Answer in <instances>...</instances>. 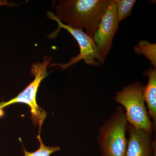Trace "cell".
Masks as SVG:
<instances>
[{"mask_svg": "<svg viewBox=\"0 0 156 156\" xmlns=\"http://www.w3.org/2000/svg\"><path fill=\"white\" fill-rule=\"evenodd\" d=\"M113 0H59L56 8V18L76 29H85L93 37L101 20Z\"/></svg>", "mask_w": 156, "mask_h": 156, "instance_id": "1", "label": "cell"}, {"mask_svg": "<svg viewBox=\"0 0 156 156\" xmlns=\"http://www.w3.org/2000/svg\"><path fill=\"white\" fill-rule=\"evenodd\" d=\"M128 122L121 105L103 122L98 130L97 143L101 156H124L128 146Z\"/></svg>", "mask_w": 156, "mask_h": 156, "instance_id": "2", "label": "cell"}, {"mask_svg": "<svg viewBox=\"0 0 156 156\" xmlns=\"http://www.w3.org/2000/svg\"><path fill=\"white\" fill-rule=\"evenodd\" d=\"M145 86L139 81L128 84L116 93L114 99L125 109L128 123L153 134L156 128L149 116L143 96Z\"/></svg>", "mask_w": 156, "mask_h": 156, "instance_id": "3", "label": "cell"}, {"mask_svg": "<svg viewBox=\"0 0 156 156\" xmlns=\"http://www.w3.org/2000/svg\"><path fill=\"white\" fill-rule=\"evenodd\" d=\"M51 57H44L42 62L35 63L31 68L30 74L34 76V81L16 97L7 102L0 103V110L16 103L26 104L30 107L32 119L34 124L38 125L40 128L47 116V113L38 105L36 101L37 92L42 81L49 74L47 68L51 60Z\"/></svg>", "mask_w": 156, "mask_h": 156, "instance_id": "4", "label": "cell"}, {"mask_svg": "<svg viewBox=\"0 0 156 156\" xmlns=\"http://www.w3.org/2000/svg\"><path fill=\"white\" fill-rule=\"evenodd\" d=\"M48 17L54 20L57 22L58 27L56 31L51 35L54 37L56 36L59 30L63 28L67 30L75 39L80 46V53L77 56L70 58L69 61L64 64H52L50 66H58L63 70L73 65L83 59L87 65L93 66H99L100 63L103 64L105 61L98 50L92 37H90L84 31L83 29H76L66 25L56 18L55 14L51 12H48Z\"/></svg>", "mask_w": 156, "mask_h": 156, "instance_id": "5", "label": "cell"}, {"mask_svg": "<svg viewBox=\"0 0 156 156\" xmlns=\"http://www.w3.org/2000/svg\"><path fill=\"white\" fill-rule=\"evenodd\" d=\"M119 23L116 8L113 0L92 37L98 50L104 59L110 52L114 37L119 27Z\"/></svg>", "mask_w": 156, "mask_h": 156, "instance_id": "6", "label": "cell"}, {"mask_svg": "<svg viewBox=\"0 0 156 156\" xmlns=\"http://www.w3.org/2000/svg\"><path fill=\"white\" fill-rule=\"evenodd\" d=\"M128 146L124 156H154L156 140L153 134L128 123Z\"/></svg>", "mask_w": 156, "mask_h": 156, "instance_id": "7", "label": "cell"}, {"mask_svg": "<svg viewBox=\"0 0 156 156\" xmlns=\"http://www.w3.org/2000/svg\"><path fill=\"white\" fill-rule=\"evenodd\" d=\"M143 75L148 77L147 85L143 91V96L149 116L156 128V68L150 66L144 72Z\"/></svg>", "mask_w": 156, "mask_h": 156, "instance_id": "8", "label": "cell"}, {"mask_svg": "<svg viewBox=\"0 0 156 156\" xmlns=\"http://www.w3.org/2000/svg\"><path fill=\"white\" fill-rule=\"evenodd\" d=\"M133 49L135 54L145 56L151 62V66L156 68V44H151L147 41L140 40Z\"/></svg>", "mask_w": 156, "mask_h": 156, "instance_id": "9", "label": "cell"}, {"mask_svg": "<svg viewBox=\"0 0 156 156\" xmlns=\"http://www.w3.org/2000/svg\"><path fill=\"white\" fill-rule=\"evenodd\" d=\"M116 8L119 22L129 17L131 14L136 0H113Z\"/></svg>", "mask_w": 156, "mask_h": 156, "instance_id": "10", "label": "cell"}, {"mask_svg": "<svg viewBox=\"0 0 156 156\" xmlns=\"http://www.w3.org/2000/svg\"><path fill=\"white\" fill-rule=\"evenodd\" d=\"M41 129H40L39 134L38 135L37 138L40 141V146L39 149L34 152H29L26 150L23 146L24 156H50L53 153L58 151L60 150V148L59 147L56 146L55 147H50L45 146L43 143L40 136Z\"/></svg>", "mask_w": 156, "mask_h": 156, "instance_id": "11", "label": "cell"}, {"mask_svg": "<svg viewBox=\"0 0 156 156\" xmlns=\"http://www.w3.org/2000/svg\"><path fill=\"white\" fill-rule=\"evenodd\" d=\"M8 5V2L6 1H0V6L7 5Z\"/></svg>", "mask_w": 156, "mask_h": 156, "instance_id": "12", "label": "cell"}, {"mask_svg": "<svg viewBox=\"0 0 156 156\" xmlns=\"http://www.w3.org/2000/svg\"><path fill=\"white\" fill-rule=\"evenodd\" d=\"M154 156H156V155H155Z\"/></svg>", "mask_w": 156, "mask_h": 156, "instance_id": "13", "label": "cell"}]
</instances>
